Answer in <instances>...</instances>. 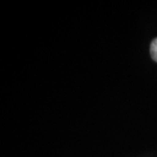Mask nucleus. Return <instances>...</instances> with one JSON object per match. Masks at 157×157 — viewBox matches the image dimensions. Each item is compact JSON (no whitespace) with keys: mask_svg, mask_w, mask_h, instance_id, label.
<instances>
[{"mask_svg":"<svg viewBox=\"0 0 157 157\" xmlns=\"http://www.w3.org/2000/svg\"><path fill=\"white\" fill-rule=\"evenodd\" d=\"M150 54H151L152 59L157 62V38L152 41L151 45H150Z\"/></svg>","mask_w":157,"mask_h":157,"instance_id":"obj_1","label":"nucleus"}]
</instances>
